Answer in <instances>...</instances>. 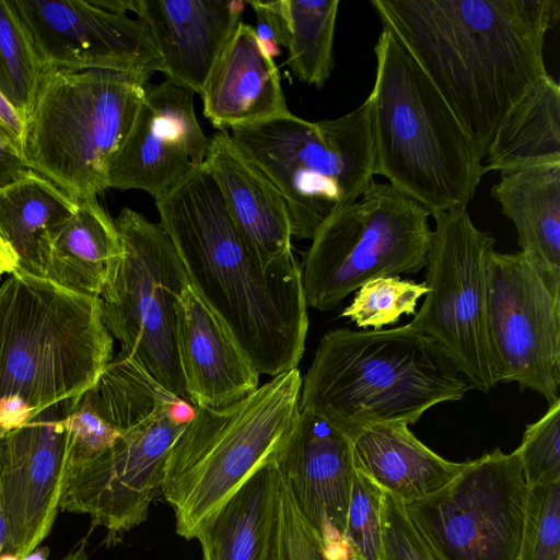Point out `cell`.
<instances>
[{
	"label": "cell",
	"mask_w": 560,
	"mask_h": 560,
	"mask_svg": "<svg viewBox=\"0 0 560 560\" xmlns=\"http://www.w3.org/2000/svg\"><path fill=\"white\" fill-rule=\"evenodd\" d=\"M485 159V173L560 163V86L550 74L509 113Z\"/></svg>",
	"instance_id": "28"
},
{
	"label": "cell",
	"mask_w": 560,
	"mask_h": 560,
	"mask_svg": "<svg viewBox=\"0 0 560 560\" xmlns=\"http://www.w3.org/2000/svg\"><path fill=\"white\" fill-rule=\"evenodd\" d=\"M231 130L237 148L285 200L296 238L312 240L374 180L368 100L335 119L314 122L290 112Z\"/></svg>",
	"instance_id": "7"
},
{
	"label": "cell",
	"mask_w": 560,
	"mask_h": 560,
	"mask_svg": "<svg viewBox=\"0 0 560 560\" xmlns=\"http://www.w3.org/2000/svg\"><path fill=\"white\" fill-rule=\"evenodd\" d=\"M382 527L381 560H439L409 518L405 505L386 491L382 505Z\"/></svg>",
	"instance_id": "36"
},
{
	"label": "cell",
	"mask_w": 560,
	"mask_h": 560,
	"mask_svg": "<svg viewBox=\"0 0 560 560\" xmlns=\"http://www.w3.org/2000/svg\"><path fill=\"white\" fill-rule=\"evenodd\" d=\"M13 0H0V92L24 120L47 72Z\"/></svg>",
	"instance_id": "30"
},
{
	"label": "cell",
	"mask_w": 560,
	"mask_h": 560,
	"mask_svg": "<svg viewBox=\"0 0 560 560\" xmlns=\"http://www.w3.org/2000/svg\"><path fill=\"white\" fill-rule=\"evenodd\" d=\"M277 465L322 545L343 539L355 472L352 440L326 419L299 410Z\"/></svg>",
	"instance_id": "18"
},
{
	"label": "cell",
	"mask_w": 560,
	"mask_h": 560,
	"mask_svg": "<svg viewBox=\"0 0 560 560\" xmlns=\"http://www.w3.org/2000/svg\"><path fill=\"white\" fill-rule=\"evenodd\" d=\"M266 560H324L322 540L298 509L282 475Z\"/></svg>",
	"instance_id": "34"
},
{
	"label": "cell",
	"mask_w": 560,
	"mask_h": 560,
	"mask_svg": "<svg viewBox=\"0 0 560 560\" xmlns=\"http://www.w3.org/2000/svg\"><path fill=\"white\" fill-rule=\"evenodd\" d=\"M500 173L491 196L513 222L521 252L560 282V163Z\"/></svg>",
	"instance_id": "25"
},
{
	"label": "cell",
	"mask_w": 560,
	"mask_h": 560,
	"mask_svg": "<svg viewBox=\"0 0 560 560\" xmlns=\"http://www.w3.org/2000/svg\"><path fill=\"white\" fill-rule=\"evenodd\" d=\"M279 467L253 474L220 508L197 539L202 560H266L276 518Z\"/></svg>",
	"instance_id": "26"
},
{
	"label": "cell",
	"mask_w": 560,
	"mask_h": 560,
	"mask_svg": "<svg viewBox=\"0 0 560 560\" xmlns=\"http://www.w3.org/2000/svg\"><path fill=\"white\" fill-rule=\"evenodd\" d=\"M483 160L504 119L546 74L558 0H372Z\"/></svg>",
	"instance_id": "1"
},
{
	"label": "cell",
	"mask_w": 560,
	"mask_h": 560,
	"mask_svg": "<svg viewBox=\"0 0 560 560\" xmlns=\"http://www.w3.org/2000/svg\"><path fill=\"white\" fill-rule=\"evenodd\" d=\"M81 399H68L11 430L2 442V491L10 552L23 559L48 536L59 511L71 438L63 419Z\"/></svg>",
	"instance_id": "16"
},
{
	"label": "cell",
	"mask_w": 560,
	"mask_h": 560,
	"mask_svg": "<svg viewBox=\"0 0 560 560\" xmlns=\"http://www.w3.org/2000/svg\"><path fill=\"white\" fill-rule=\"evenodd\" d=\"M77 207V199L32 170L0 189V236L16 271L46 279L52 244Z\"/></svg>",
	"instance_id": "24"
},
{
	"label": "cell",
	"mask_w": 560,
	"mask_h": 560,
	"mask_svg": "<svg viewBox=\"0 0 560 560\" xmlns=\"http://www.w3.org/2000/svg\"><path fill=\"white\" fill-rule=\"evenodd\" d=\"M200 96L205 117L219 131L290 113L277 65L258 42L254 27L243 21Z\"/></svg>",
	"instance_id": "22"
},
{
	"label": "cell",
	"mask_w": 560,
	"mask_h": 560,
	"mask_svg": "<svg viewBox=\"0 0 560 560\" xmlns=\"http://www.w3.org/2000/svg\"><path fill=\"white\" fill-rule=\"evenodd\" d=\"M3 435H4V433L0 432V556L3 553L10 552L5 511H4V503H3V491H2V442H3Z\"/></svg>",
	"instance_id": "41"
},
{
	"label": "cell",
	"mask_w": 560,
	"mask_h": 560,
	"mask_svg": "<svg viewBox=\"0 0 560 560\" xmlns=\"http://www.w3.org/2000/svg\"><path fill=\"white\" fill-rule=\"evenodd\" d=\"M301 385L296 368L232 404L194 406L168 452L160 489L178 536L197 539L253 474L277 462L299 415Z\"/></svg>",
	"instance_id": "6"
},
{
	"label": "cell",
	"mask_w": 560,
	"mask_h": 560,
	"mask_svg": "<svg viewBox=\"0 0 560 560\" xmlns=\"http://www.w3.org/2000/svg\"><path fill=\"white\" fill-rule=\"evenodd\" d=\"M61 560H88L85 551V542L82 540L71 551H69Z\"/></svg>",
	"instance_id": "44"
},
{
	"label": "cell",
	"mask_w": 560,
	"mask_h": 560,
	"mask_svg": "<svg viewBox=\"0 0 560 560\" xmlns=\"http://www.w3.org/2000/svg\"><path fill=\"white\" fill-rule=\"evenodd\" d=\"M256 15L255 35L272 59L281 54L288 37L287 0L248 1Z\"/></svg>",
	"instance_id": "38"
},
{
	"label": "cell",
	"mask_w": 560,
	"mask_h": 560,
	"mask_svg": "<svg viewBox=\"0 0 560 560\" xmlns=\"http://www.w3.org/2000/svg\"><path fill=\"white\" fill-rule=\"evenodd\" d=\"M172 406L121 430L104 452L69 459L59 511L88 514L107 530L108 542L143 523L161 489L168 452L187 425L172 418Z\"/></svg>",
	"instance_id": "14"
},
{
	"label": "cell",
	"mask_w": 560,
	"mask_h": 560,
	"mask_svg": "<svg viewBox=\"0 0 560 560\" xmlns=\"http://www.w3.org/2000/svg\"><path fill=\"white\" fill-rule=\"evenodd\" d=\"M488 342L498 383L560 398V282L521 250H493L487 271Z\"/></svg>",
	"instance_id": "13"
},
{
	"label": "cell",
	"mask_w": 560,
	"mask_h": 560,
	"mask_svg": "<svg viewBox=\"0 0 560 560\" xmlns=\"http://www.w3.org/2000/svg\"><path fill=\"white\" fill-rule=\"evenodd\" d=\"M97 7L113 13L127 14L133 12L137 14L139 0H92Z\"/></svg>",
	"instance_id": "42"
},
{
	"label": "cell",
	"mask_w": 560,
	"mask_h": 560,
	"mask_svg": "<svg viewBox=\"0 0 560 560\" xmlns=\"http://www.w3.org/2000/svg\"><path fill=\"white\" fill-rule=\"evenodd\" d=\"M114 223L121 255L100 296L105 326L119 353L189 402L176 340L178 303L189 285L184 264L159 222L124 208Z\"/></svg>",
	"instance_id": "10"
},
{
	"label": "cell",
	"mask_w": 560,
	"mask_h": 560,
	"mask_svg": "<svg viewBox=\"0 0 560 560\" xmlns=\"http://www.w3.org/2000/svg\"><path fill=\"white\" fill-rule=\"evenodd\" d=\"M47 69L108 70L142 83L161 71L147 24L92 0H13Z\"/></svg>",
	"instance_id": "15"
},
{
	"label": "cell",
	"mask_w": 560,
	"mask_h": 560,
	"mask_svg": "<svg viewBox=\"0 0 560 560\" xmlns=\"http://www.w3.org/2000/svg\"><path fill=\"white\" fill-rule=\"evenodd\" d=\"M528 490L516 451L497 447L438 493L404 505L439 560H517Z\"/></svg>",
	"instance_id": "12"
},
{
	"label": "cell",
	"mask_w": 560,
	"mask_h": 560,
	"mask_svg": "<svg viewBox=\"0 0 560 560\" xmlns=\"http://www.w3.org/2000/svg\"><path fill=\"white\" fill-rule=\"evenodd\" d=\"M176 340L192 406L222 407L258 388L259 373L190 283L178 303Z\"/></svg>",
	"instance_id": "20"
},
{
	"label": "cell",
	"mask_w": 560,
	"mask_h": 560,
	"mask_svg": "<svg viewBox=\"0 0 560 560\" xmlns=\"http://www.w3.org/2000/svg\"><path fill=\"white\" fill-rule=\"evenodd\" d=\"M374 52L376 75L366 97L374 175L431 215L466 207L486 174L474 142L389 28L383 26Z\"/></svg>",
	"instance_id": "4"
},
{
	"label": "cell",
	"mask_w": 560,
	"mask_h": 560,
	"mask_svg": "<svg viewBox=\"0 0 560 560\" xmlns=\"http://www.w3.org/2000/svg\"><path fill=\"white\" fill-rule=\"evenodd\" d=\"M517 560H560V480L529 488Z\"/></svg>",
	"instance_id": "33"
},
{
	"label": "cell",
	"mask_w": 560,
	"mask_h": 560,
	"mask_svg": "<svg viewBox=\"0 0 560 560\" xmlns=\"http://www.w3.org/2000/svg\"><path fill=\"white\" fill-rule=\"evenodd\" d=\"M425 292L424 283L401 280L399 277L376 278L357 290L352 303L341 315L360 328L381 329L397 322L404 314H413L418 300Z\"/></svg>",
	"instance_id": "31"
},
{
	"label": "cell",
	"mask_w": 560,
	"mask_h": 560,
	"mask_svg": "<svg viewBox=\"0 0 560 560\" xmlns=\"http://www.w3.org/2000/svg\"><path fill=\"white\" fill-rule=\"evenodd\" d=\"M49 550L46 547H37L22 560H47Z\"/></svg>",
	"instance_id": "45"
},
{
	"label": "cell",
	"mask_w": 560,
	"mask_h": 560,
	"mask_svg": "<svg viewBox=\"0 0 560 560\" xmlns=\"http://www.w3.org/2000/svg\"><path fill=\"white\" fill-rule=\"evenodd\" d=\"M352 456L357 471L405 505L438 493L468 464L443 458L404 423L363 430L352 439Z\"/></svg>",
	"instance_id": "23"
},
{
	"label": "cell",
	"mask_w": 560,
	"mask_h": 560,
	"mask_svg": "<svg viewBox=\"0 0 560 560\" xmlns=\"http://www.w3.org/2000/svg\"><path fill=\"white\" fill-rule=\"evenodd\" d=\"M515 451L528 488L560 480V398L527 424Z\"/></svg>",
	"instance_id": "35"
},
{
	"label": "cell",
	"mask_w": 560,
	"mask_h": 560,
	"mask_svg": "<svg viewBox=\"0 0 560 560\" xmlns=\"http://www.w3.org/2000/svg\"><path fill=\"white\" fill-rule=\"evenodd\" d=\"M195 92L167 79L144 83L132 128L108 170V188L139 189L159 200L207 159L209 138L194 108Z\"/></svg>",
	"instance_id": "17"
},
{
	"label": "cell",
	"mask_w": 560,
	"mask_h": 560,
	"mask_svg": "<svg viewBox=\"0 0 560 560\" xmlns=\"http://www.w3.org/2000/svg\"><path fill=\"white\" fill-rule=\"evenodd\" d=\"M430 215L390 184L373 180L313 236L301 267L306 305L331 311L370 280L425 267L433 235Z\"/></svg>",
	"instance_id": "9"
},
{
	"label": "cell",
	"mask_w": 560,
	"mask_h": 560,
	"mask_svg": "<svg viewBox=\"0 0 560 560\" xmlns=\"http://www.w3.org/2000/svg\"><path fill=\"white\" fill-rule=\"evenodd\" d=\"M24 120L13 105L0 92V136L21 152Z\"/></svg>",
	"instance_id": "40"
},
{
	"label": "cell",
	"mask_w": 560,
	"mask_h": 560,
	"mask_svg": "<svg viewBox=\"0 0 560 560\" xmlns=\"http://www.w3.org/2000/svg\"><path fill=\"white\" fill-rule=\"evenodd\" d=\"M246 2L139 0L137 16L149 27L166 79L201 94L232 37Z\"/></svg>",
	"instance_id": "19"
},
{
	"label": "cell",
	"mask_w": 560,
	"mask_h": 560,
	"mask_svg": "<svg viewBox=\"0 0 560 560\" xmlns=\"http://www.w3.org/2000/svg\"><path fill=\"white\" fill-rule=\"evenodd\" d=\"M121 255L118 231L96 198L79 199L55 240L46 279L72 292L100 298Z\"/></svg>",
	"instance_id": "27"
},
{
	"label": "cell",
	"mask_w": 560,
	"mask_h": 560,
	"mask_svg": "<svg viewBox=\"0 0 560 560\" xmlns=\"http://www.w3.org/2000/svg\"><path fill=\"white\" fill-rule=\"evenodd\" d=\"M383 498L384 491L355 470L345 528L350 560H381Z\"/></svg>",
	"instance_id": "32"
},
{
	"label": "cell",
	"mask_w": 560,
	"mask_h": 560,
	"mask_svg": "<svg viewBox=\"0 0 560 560\" xmlns=\"http://www.w3.org/2000/svg\"><path fill=\"white\" fill-rule=\"evenodd\" d=\"M155 205L191 288L226 325L259 375L296 369L308 329L298 261L262 265L206 164Z\"/></svg>",
	"instance_id": "2"
},
{
	"label": "cell",
	"mask_w": 560,
	"mask_h": 560,
	"mask_svg": "<svg viewBox=\"0 0 560 560\" xmlns=\"http://www.w3.org/2000/svg\"><path fill=\"white\" fill-rule=\"evenodd\" d=\"M420 310L407 325L434 341L471 387L497 384L487 330V271L495 240L472 223L465 206L433 215Z\"/></svg>",
	"instance_id": "11"
},
{
	"label": "cell",
	"mask_w": 560,
	"mask_h": 560,
	"mask_svg": "<svg viewBox=\"0 0 560 560\" xmlns=\"http://www.w3.org/2000/svg\"><path fill=\"white\" fill-rule=\"evenodd\" d=\"M18 270L14 254L0 236V277L3 273H13Z\"/></svg>",
	"instance_id": "43"
},
{
	"label": "cell",
	"mask_w": 560,
	"mask_h": 560,
	"mask_svg": "<svg viewBox=\"0 0 560 560\" xmlns=\"http://www.w3.org/2000/svg\"><path fill=\"white\" fill-rule=\"evenodd\" d=\"M0 560H21L13 553H3L0 556Z\"/></svg>",
	"instance_id": "46"
},
{
	"label": "cell",
	"mask_w": 560,
	"mask_h": 560,
	"mask_svg": "<svg viewBox=\"0 0 560 560\" xmlns=\"http://www.w3.org/2000/svg\"><path fill=\"white\" fill-rule=\"evenodd\" d=\"M441 348L407 324L392 329L327 331L304 377L299 410L351 440L385 423L413 424L431 407L471 389Z\"/></svg>",
	"instance_id": "3"
},
{
	"label": "cell",
	"mask_w": 560,
	"mask_h": 560,
	"mask_svg": "<svg viewBox=\"0 0 560 560\" xmlns=\"http://www.w3.org/2000/svg\"><path fill=\"white\" fill-rule=\"evenodd\" d=\"M31 171L18 148L0 136V189Z\"/></svg>",
	"instance_id": "39"
},
{
	"label": "cell",
	"mask_w": 560,
	"mask_h": 560,
	"mask_svg": "<svg viewBox=\"0 0 560 560\" xmlns=\"http://www.w3.org/2000/svg\"><path fill=\"white\" fill-rule=\"evenodd\" d=\"M143 95L127 73L50 69L24 124L25 164L77 200L96 198Z\"/></svg>",
	"instance_id": "8"
},
{
	"label": "cell",
	"mask_w": 560,
	"mask_h": 560,
	"mask_svg": "<svg viewBox=\"0 0 560 560\" xmlns=\"http://www.w3.org/2000/svg\"><path fill=\"white\" fill-rule=\"evenodd\" d=\"M339 0H287L288 66L301 81L322 89L334 68Z\"/></svg>",
	"instance_id": "29"
},
{
	"label": "cell",
	"mask_w": 560,
	"mask_h": 560,
	"mask_svg": "<svg viewBox=\"0 0 560 560\" xmlns=\"http://www.w3.org/2000/svg\"><path fill=\"white\" fill-rule=\"evenodd\" d=\"M206 166L214 177L242 235L268 268L290 265L292 232L285 200L242 153L228 131L209 138Z\"/></svg>",
	"instance_id": "21"
},
{
	"label": "cell",
	"mask_w": 560,
	"mask_h": 560,
	"mask_svg": "<svg viewBox=\"0 0 560 560\" xmlns=\"http://www.w3.org/2000/svg\"><path fill=\"white\" fill-rule=\"evenodd\" d=\"M112 353L100 298L19 271L0 287V401L21 402L33 420L81 399Z\"/></svg>",
	"instance_id": "5"
},
{
	"label": "cell",
	"mask_w": 560,
	"mask_h": 560,
	"mask_svg": "<svg viewBox=\"0 0 560 560\" xmlns=\"http://www.w3.org/2000/svg\"><path fill=\"white\" fill-rule=\"evenodd\" d=\"M63 423L71 438L70 460L93 457L110 447L120 435V430L101 413L89 390Z\"/></svg>",
	"instance_id": "37"
}]
</instances>
